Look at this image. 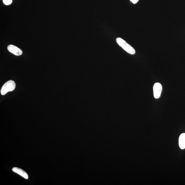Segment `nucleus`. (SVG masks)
I'll list each match as a JSON object with an SVG mask.
<instances>
[{
    "label": "nucleus",
    "mask_w": 185,
    "mask_h": 185,
    "mask_svg": "<svg viewBox=\"0 0 185 185\" xmlns=\"http://www.w3.org/2000/svg\"><path fill=\"white\" fill-rule=\"evenodd\" d=\"M116 41L117 44L126 52L131 54H135V51L134 48L131 45L127 43L123 39L118 38H116Z\"/></svg>",
    "instance_id": "nucleus-1"
},
{
    "label": "nucleus",
    "mask_w": 185,
    "mask_h": 185,
    "mask_svg": "<svg viewBox=\"0 0 185 185\" xmlns=\"http://www.w3.org/2000/svg\"><path fill=\"white\" fill-rule=\"evenodd\" d=\"M16 86V83L13 80H10L6 82L2 88L1 92V95H4L9 92L13 91Z\"/></svg>",
    "instance_id": "nucleus-2"
},
{
    "label": "nucleus",
    "mask_w": 185,
    "mask_h": 185,
    "mask_svg": "<svg viewBox=\"0 0 185 185\" xmlns=\"http://www.w3.org/2000/svg\"><path fill=\"white\" fill-rule=\"evenodd\" d=\"M162 91V86L159 83L154 84L153 86V92L154 98L156 99L160 98Z\"/></svg>",
    "instance_id": "nucleus-3"
},
{
    "label": "nucleus",
    "mask_w": 185,
    "mask_h": 185,
    "mask_svg": "<svg viewBox=\"0 0 185 185\" xmlns=\"http://www.w3.org/2000/svg\"><path fill=\"white\" fill-rule=\"evenodd\" d=\"M7 49L10 52L16 56H20L22 54V51L20 48L13 45H9Z\"/></svg>",
    "instance_id": "nucleus-4"
},
{
    "label": "nucleus",
    "mask_w": 185,
    "mask_h": 185,
    "mask_svg": "<svg viewBox=\"0 0 185 185\" xmlns=\"http://www.w3.org/2000/svg\"><path fill=\"white\" fill-rule=\"evenodd\" d=\"M13 171L19 175L24 178L28 179L29 177L28 174L22 169L17 167H14L12 169Z\"/></svg>",
    "instance_id": "nucleus-5"
},
{
    "label": "nucleus",
    "mask_w": 185,
    "mask_h": 185,
    "mask_svg": "<svg viewBox=\"0 0 185 185\" xmlns=\"http://www.w3.org/2000/svg\"><path fill=\"white\" fill-rule=\"evenodd\" d=\"M179 145L181 149L185 148V133L181 135L179 138Z\"/></svg>",
    "instance_id": "nucleus-6"
},
{
    "label": "nucleus",
    "mask_w": 185,
    "mask_h": 185,
    "mask_svg": "<svg viewBox=\"0 0 185 185\" xmlns=\"http://www.w3.org/2000/svg\"><path fill=\"white\" fill-rule=\"evenodd\" d=\"M4 4L6 5H10L13 1L12 0H3Z\"/></svg>",
    "instance_id": "nucleus-7"
},
{
    "label": "nucleus",
    "mask_w": 185,
    "mask_h": 185,
    "mask_svg": "<svg viewBox=\"0 0 185 185\" xmlns=\"http://www.w3.org/2000/svg\"><path fill=\"white\" fill-rule=\"evenodd\" d=\"M139 1V0H130V1H131L134 4H136V3L138 2Z\"/></svg>",
    "instance_id": "nucleus-8"
}]
</instances>
